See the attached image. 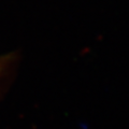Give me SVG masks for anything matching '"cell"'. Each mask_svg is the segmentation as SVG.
<instances>
[{
    "label": "cell",
    "mask_w": 129,
    "mask_h": 129,
    "mask_svg": "<svg viewBox=\"0 0 129 129\" xmlns=\"http://www.w3.org/2000/svg\"><path fill=\"white\" fill-rule=\"evenodd\" d=\"M12 62H13V60H12L11 55L0 56V89H1L3 83H5L8 76Z\"/></svg>",
    "instance_id": "cell-1"
}]
</instances>
